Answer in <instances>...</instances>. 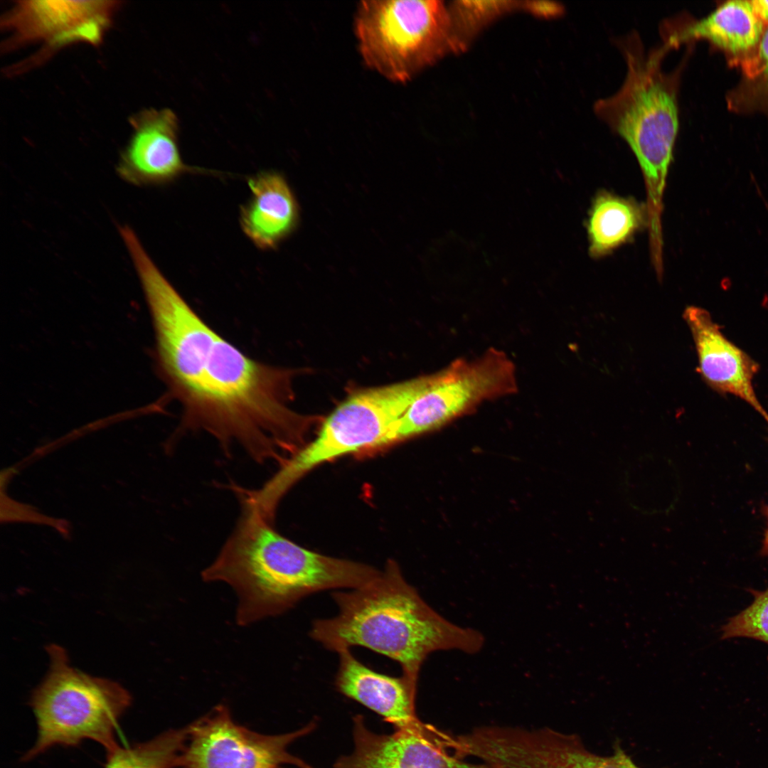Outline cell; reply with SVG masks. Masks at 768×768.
Returning a JSON list of instances; mask_svg holds the SVG:
<instances>
[{
  "mask_svg": "<svg viewBox=\"0 0 768 768\" xmlns=\"http://www.w3.org/2000/svg\"><path fill=\"white\" fill-rule=\"evenodd\" d=\"M683 319L691 332L698 371L705 384L719 394L741 399L768 422V413L753 385L759 364L725 337L706 309L689 306L684 310Z\"/></svg>",
  "mask_w": 768,
  "mask_h": 768,
  "instance_id": "4fadbf2b",
  "label": "cell"
},
{
  "mask_svg": "<svg viewBox=\"0 0 768 768\" xmlns=\"http://www.w3.org/2000/svg\"><path fill=\"white\" fill-rule=\"evenodd\" d=\"M517 390L515 365L501 350L491 348L475 359H456L434 373L432 383L410 406L380 448L437 430L484 402Z\"/></svg>",
  "mask_w": 768,
  "mask_h": 768,
  "instance_id": "ba28073f",
  "label": "cell"
},
{
  "mask_svg": "<svg viewBox=\"0 0 768 768\" xmlns=\"http://www.w3.org/2000/svg\"><path fill=\"white\" fill-rule=\"evenodd\" d=\"M47 650L50 669L30 701L37 737L22 761H29L54 746L74 747L85 740L100 744L107 754L115 751L119 747L116 730L131 705L130 694L116 682L72 668L59 646L50 645Z\"/></svg>",
  "mask_w": 768,
  "mask_h": 768,
  "instance_id": "5b68a950",
  "label": "cell"
},
{
  "mask_svg": "<svg viewBox=\"0 0 768 768\" xmlns=\"http://www.w3.org/2000/svg\"><path fill=\"white\" fill-rule=\"evenodd\" d=\"M751 2L757 16L766 26H768V0H752Z\"/></svg>",
  "mask_w": 768,
  "mask_h": 768,
  "instance_id": "603a6c76",
  "label": "cell"
},
{
  "mask_svg": "<svg viewBox=\"0 0 768 768\" xmlns=\"http://www.w3.org/2000/svg\"><path fill=\"white\" fill-rule=\"evenodd\" d=\"M316 727L311 721L291 732L267 735L237 724L223 705L188 726L185 745L177 757L178 768H312L288 748Z\"/></svg>",
  "mask_w": 768,
  "mask_h": 768,
  "instance_id": "30bf717a",
  "label": "cell"
},
{
  "mask_svg": "<svg viewBox=\"0 0 768 768\" xmlns=\"http://www.w3.org/2000/svg\"><path fill=\"white\" fill-rule=\"evenodd\" d=\"M247 183L251 196L240 209L241 228L258 248L273 249L297 225L296 199L284 178L274 171L260 172Z\"/></svg>",
  "mask_w": 768,
  "mask_h": 768,
  "instance_id": "e0dca14e",
  "label": "cell"
},
{
  "mask_svg": "<svg viewBox=\"0 0 768 768\" xmlns=\"http://www.w3.org/2000/svg\"><path fill=\"white\" fill-rule=\"evenodd\" d=\"M338 612L313 622L310 636L337 653L363 646L397 661L402 674L417 681L423 662L432 653L457 649L477 652L484 637L457 626L436 612L405 580L393 561L366 585L336 592Z\"/></svg>",
  "mask_w": 768,
  "mask_h": 768,
  "instance_id": "3957f363",
  "label": "cell"
},
{
  "mask_svg": "<svg viewBox=\"0 0 768 768\" xmlns=\"http://www.w3.org/2000/svg\"><path fill=\"white\" fill-rule=\"evenodd\" d=\"M135 269L154 326L157 370L182 406L179 429L209 433L227 456L238 444L257 463L281 464L312 421L288 406L295 371L255 361L218 334L151 257Z\"/></svg>",
  "mask_w": 768,
  "mask_h": 768,
  "instance_id": "6da1fadb",
  "label": "cell"
},
{
  "mask_svg": "<svg viewBox=\"0 0 768 768\" xmlns=\"http://www.w3.org/2000/svg\"><path fill=\"white\" fill-rule=\"evenodd\" d=\"M626 65L625 79L612 95L594 105L597 117L628 144L643 174L649 235H662L666 178L679 128L678 92L682 67L663 71L669 50L647 51L636 31L617 41Z\"/></svg>",
  "mask_w": 768,
  "mask_h": 768,
  "instance_id": "277c9868",
  "label": "cell"
},
{
  "mask_svg": "<svg viewBox=\"0 0 768 768\" xmlns=\"http://www.w3.org/2000/svg\"><path fill=\"white\" fill-rule=\"evenodd\" d=\"M131 137L121 152L117 172L135 186L162 185L187 173H207L182 159L179 121L168 108L144 109L129 118Z\"/></svg>",
  "mask_w": 768,
  "mask_h": 768,
  "instance_id": "7c38bea8",
  "label": "cell"
},
{
  "mask_svg": "<svg viewBox=\"0 0 768 768\" xmlns=\"http://www.w3.org/2000/svg\"><path fill=\"white\" fill-rule=\"evenodd\" d=\"M621 489L626 504L647 516H667L677 507L681 481L675 462L658 453H644L624 468Z\"/></svg>",
  "mask_w": 768,
  "mask_h": 768,
  "instance_id": "ac0fdd59",
  "label": "cell"
},
{
  "mask_svg": "<svg viewBox=\"0 0 768 768\" xmlns=\"http://www.w3.org/2000/svg\"><path fill=\"white\" fill-rule=\"evenodd\" d=\"M764 514L767 518V528L764 532V538L762 540V545L760 550V555L765 557H768V505L764 507Z\"/></svg>",
  "mask_w": 768,
  "mask_h": 768,
  "instance_id": "cb8c5ba5",
  "label": "cell"
},
{
  "mask_svg": "<svg viewBox=\"0 0 768 768\" xmlns=\"http://www.w3.org/2000/svg\"><path fill=\"white\" fill-rule=\"evenodd\" d=\"M645 226L646 205L600 191L592 200L586 224L590 255L594 258L608 255Z\"/></svg>",
  "mask_w": 768,
  "mask_h": 768,
  "instance_id": "d6986e66",
  "label": "cell"
},
{
  "mask_svg": "<svg viewBox=\"0 0 768 768\" xmlns=\"http://www.w3.org/2000/svg\"><path fill=\"white\" fill-rule=\"evenodd\" d=\"M743 78L730 97L735 109L768 112V26L753 54L740 65Z\"/></svg>",
  "mask_w": 768,
  "mask_h": 768,
  "instance_id": "44dd1931",
  "label": "cell"
},
{
  "mask_svg": "<svg viewBox=\"0 0 768 768\" xmlns=\"http://www.w3.org/2000/svg\"><path fill=\"white\" fill-rule=\"evenodd\" d=\"M353 722V750L334 768H494L457 757L447 746L445 731L422 720L390 734L369 730L361 715Z\"/></svg>",
  "mask_w": 768,
  "mask_h": 768,
  "instance_id": "8fae6325",
  "label": "cell"
},
{
  "mask_svg": "<svg viewBox=\"0 0 768 768\" xmlns=\"http://www.w3.org/2000/svg\"><path fill=\"white\" fill-rule=\"evenodd\" d=\"M241 506L233 533L201 573L206 582L220 581L234 589L240 626L282 614L315 592L359 587L380 572L306 549L279 533L253 507Z\"/></svg>",
  "mask_w": 768,
  "mask_h": 768,
  "instance_id": "7a4b0ae2",
  "label": "cell"
},
{
  "mask_svg": "<svg viewBox=\"0 0 768 768\" xmlns=\"http://www.w3.org/2000/svg\"><path fill=\"white\" fill-rule=\"evenodd\" d=\"M431 383L428 375L352 394L324 420L317 436L279 466L270 491L286 493L316 466L343 455L379 449L413 402Z\"/></svg>",
  "mask_w": 768,
  "mask_h": 768,
  "instance_id": "8992f818",
  "label": "cell"
},
{
  "mask_svg": "<svg viewBox=\"0 0 768 768\" xmlns=\"http://www.w3.org/2000/svg\"><path fill=\"white\" fill-rule=\"evenodd\" d=\"M120 2L117 1H18L1 18L9 36L2 45L9 52L29 43H42L39 52L11 69V73L40 65L72 43L100 45Z\"/></svg>",
  "mask_w": 768,
  "mask_h": 768,
  "instance_id": "9c48e42d",
  "label": "cell"
},
{
  "mask_svg": "<svg viewBox=\"0 0 768 768\" xmlns=\"http://www.w3.org/2000/svg\"><path fill=\"white\" fill-rule=\"evenodd\" d=\"M188 735V727L170 730L154 738L107 754L105 768H175Z\"/></svg>",
  "mask_w": 768,
  "mask_h": 768,
  "instance_id": "ffe728a7",
  "label": "cell"
},
{
  "mask_svg": "<svg viewBox=\"0 0 768 768\" xmlns=\"http://www.w3.org/2000/svg\"><path fill=\"white\" fill-rule=\"evenodd\" d=\"M747 591L753 596L752 603L722 626L721 639L750 638L768 645V587Z\"/></svg>",
  "mask_w": 768,
  "mask_h": 768,
  "instance_id": "7402d4cb",
  "label": "cell"
},
{
  "mask_svg": "<svg viewBox=\"0 0 768 768\" xmlns=\"http://www.w3.org/2000/svg\"><path fill=\"white\" fill-rule=\"evenodd\" d=\"M449 25L439 1L372 0L360 3L355 30L365 63L405 82L444 51Z\"/></svg>",
  "mask_w": 768,
  "mask_h": 768,
  "instance_id": "52a82bcc",
  "label": "cell"
},
{
  "mask_svg": "<svg viewBox=\"0 0 768 768\" xmlns=\"http://www.w3.org/2000/svg\"><path fill=\"white\" fill-rule=\"evenodd\" d=\"M673 28L664 35L663 45L669 50L694 40H705L722 50L730 63L740 65L756 50L766 25L751 1L732 0L703 18Z\"/></svg>",
  "mask_w": 768,
  "mask_h": 768,
  "instance_id": "2e32d148",
  "label": "cell"
},
{
  "mask_svg": "<svg viewBox=\"0 0 768 768\" xmlns=\"http://www.w3.org/2000/svg\"><path fill=\"white\" fill-rule=\"evenodd\" d=\"M337 690L380 715L395 730L417 724V681L405 675L390 676L378 673L358 661L350 649L338 652Z\"/></svg>",
  "mask_w": 768,
  "mask_h": 768,
  "instance_id": "9a60e30c",
  "label": "cell"
},
{
  "mask_svg": "<svg viewBox=\"0 0 768 768\" xmlns=\"http://www.w3.org/2000/svg\"><path fill=\"white\" fill-rule=\"evenodd\" d=\"M499 768H643L619 740L609 755L590 751L577 734L548 727H517L506 737L498 757Z\"/></svg>",
  "mask_w": 768,
  "mask_h": 768,
  "instance_id": "5bb4252c",
  "label": "cell"
}]
</instances>
